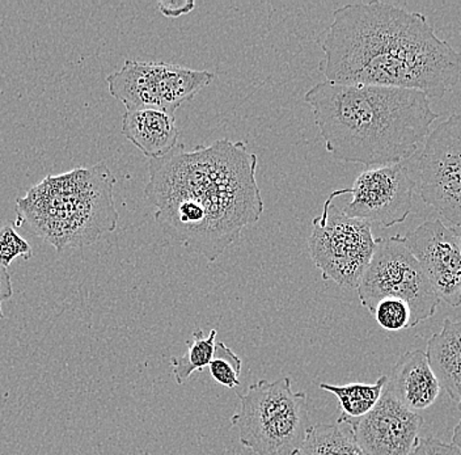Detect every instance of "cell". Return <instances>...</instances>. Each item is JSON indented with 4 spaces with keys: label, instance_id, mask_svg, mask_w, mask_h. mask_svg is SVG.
Segmentation results:
<instances>
[{
    "label": "cell",
    "instance_id": "7a4b0ae2",
    "mask_svg": "<svg viewBox=\"0 0 461 455\" xmlns=\"http://www.w3.org/2000/svg\"><path fill=\"white\" fill-rule=\"evenodd\" d=\"M319 71L334 85L417 89L440 99L461 77V54L428 17L385 2L337 8L319 40Z\"/></svg>",
    "mask_w": 461,
    "mask_h": 455
},
{
    "label": "cell",
    "instance_id": "2e32d148",
    "mask_svg": "<svg viewBox=\"0 0 461 455\" xmlns=\"http://www.w3.org/2000/svg\"><path fill=\"white\" fill-rule=\"evenodd\" d=\"M387 383L388 377L382 376L375 383H348L344 386L321 383L320 388L333 394L339 400L341 408L339 420H358L374 410Z\"/></svg>",
    "mask_w": 461,
    "mask_h": 455
},
{
    "label": "cell",
    "instance_id": "3957f363",
    "mask_svg": "<svg viewBox=\"0 0 461 455\" xmlns=\"http://www.w3.org/2000/svg\"><path fill=\"white\" fill-rule=\"evenodd\" d=\"M304 102L327 151L367 168L413 157L439 116L417 89L321 82L308 89Z\"/></svg>",
    "mask_w": 461,
    "mask_h": 455
},
{
    "label": "cell",
    "instance_id": "cb8c5ba5",
    "mask_svg": "<svg viewBox=\"0 0 461 455\" xmlns=\"http://www.w3.org/2000/svg\"><path fill=\"white\" fill-rule=\"evenodd\" d=\"M14 296L13 281L7 268L0 267V321L5 318L3 304Z\"/></svg>",
    "mask_w": 461,
    "mask_h": 455
},
{
    "label": "cell",
    "instance_id": "8fae6325",
    "mask_svg": "<svg viewBox=\"0 0 461 455\" xmlns=\"http://www.w3.org/2000/svg\"><path fill=\"white\" fill-rule=\"evenodd\" d=\"M440 301L448 306L461 305V246L451 226L440 220L423 222L402 236Z\"/></svg>",
    "mask_w": 461,
    "mask_h": 455
},
{
    "label": "cell",
    "instance_id": "5b68a950",
    "mask_svg": "<svg viewBox=\"0 0 461 455\" xmlns=\"http://www.w3.org/2000/svg\"><path fill=\"white\" fill-rule=\"evenodd\" d=\"M240 397L230 423L244 448L258 455H295L310 431L307 396L295 393L288 377L259 379Z\"/></svg>",
    "mask_w": 461,
    "mask_h": 455
},
{
    "label": "cell",
    "instance_id": "d6986e66",
    "mask_svg": "<svg viewBox=\"0 0 461 455\" xmlns=\"http://www.w3.org/2000/svg\"><path fill=\"white\" fill-rule=\"evenodd\" d=\"M241 368L243 361L240 357L233 353L223 341H216L214 357L209 365L212 379L233 390L240 386Z\"/></svg>",
    "mask_w": 461,
    "mask_h": 455
},
{
    "label": "cell",
    "instance_id": "e0dca14e",
    "mask_svg": "<svg viewBox=\"0 0 461 455\" xmlns=\"http://www.w3.org/2000/svg\"><path fill=\"white\" fill-rule=\"evenodd\" d=\"M295 455H366L345 424H316Z\"/></svg>",
    "mask_w": 461,
    "mask_h": 455
},
{
    "label": "cell",
    "instance_id": "ac0fdd59",
    "mask_svg": "<svg viewBox=\"0 0 461 455\" xmlns=\"http://www.w3.org/2000/svg\"><path fill=\"white\" fill-rule=\"evenodd\" d=\"M216 333V330H212L209 336H204L203 331H194L192 340L186 341V352L183 356L173 357L172 371L177 385H184L195 371L201 373L204 368H209L214 357Z\"/></svg>",
    "mask_w": 461,
    "mask_h": 455
},
{
    "label": "cell",
    "instance_id": "9a60e30c",
    "mask_svg": "<svg viewBox=\"0 0 461 455\" xmlns=\"http://www.w3.org/2000/svg\"><path fill=\"white\" fill-rule=\"evenodd\" d=\"M440 387L457 405L461 402V322L446 319L442 331L430 336L426 350Z\"/></svg>",
    "mask_w": 461,
    "mask_h": 455
},
{
    "label": "cell",
    "instance_id": "5bb4252c",
    "mask_svg": "<svg viewBox=\"0 0 461 455\" xmlns=\"http://www.w3.org/2000/svg\"><path fill=\"white\" fill-rule=\"evenodd\" d=\"M122 134L151 160L169 154L178 145L180 132L172 114L158 109H135L123 114Z\"/></svg>",
    "mask_w": 461,
    "mask_h": 455
},
{
    "label": "cell",
    "instance_id": "4fadbf2b",
    "mask_svg": "<svg viewBox=\"0 0 461 455\" xmlns=\"http://www.w3.org/2000/svg\"><path fill=\"white\" fill-rule=\"evenodd\" d=\"M387 387L403 407L416 414L431 407L442 388L428 356L420 350H409L400 357L388 377Z\"/></svg>",
    "mask_w": 461,
    "mask_h": 455
},
{
    "label": "cell",
    "instance_id": "7c38bea8",
    "mask_svg": "<svg viewBox=\"0 0 461 455\" xmlns=\"http://www.w3.org/2000/svg\"><path fill=\"white\" fill-rule=\"evenodd\" d=\"M350 428L366 455H411L423 425L422 416L409 411L385 386L373 411L358 420H337Z\"/></svg>",
    "mask_w": 461,
    "mask_h": 455
},
{
    "label": "cell",
    "instance_id": "ffe728a7",
    "mask_svg": "<svg viewBox=\"0 0 461 455\" xmlns=\"http://www.w3.org/2000/svg\"><path fill=\"white\" fill-rule=\"evenodd\" d=\"M373 315L377 324L387 331H402L411 328V310L402 299H382L375 307Z\"/></svg>",
    "mask_w": 461,
    "mask_h": 455
},
{
    "label": "cell",
    "instance_id": "6da1fadb",
    "mask_svg": "<svg viewBox=\"0 0 461 455\" xmlns=\"http://www.w3.org/2000/svg\"><path fill=\"white\" fill-rule=\"evenodd\" d=\"M258 164L241 141L224 138L192 151L177 145L149 160L144 195L169 238L214 263L264 213Z\"/></svg>",
    "mask_w": 461,
    "mask_h": 455
},
{
    "label": "cell",
    "instance_id": "44dd1931",
    "mask_svg": "<svg viewBox=\"0 0 461 455\" xmlns=\"http://www.w3.org/2000/svg\"><path fill=\"white\" fill-rule=\"evenodd\" d=\"M33 256L31 244L17 234L13 224L0 221V267L8 268L16 258L24 260Z\"/></svg>",
    "mask_w": 461,
    "mask_h": 455
},
{
    "label": "cell",
    "instance_id": "8992f818",
    "mask_svg": "<svg viewBox=\"0 0 461 455\" xmlns=\"http://www.w3.org/2000/svg\"><path fill=\"white\" fill-rule=\"evenodd\" d=\"M360 305L374 313L382 299H402L411 310V328L428 321L440 299L402 236L376 238L373 259L358 285Z\"/></svg>",
    "mask_w": 461,
    "mask_h": 455
},
{
    "label": "cell",
    "instance_id": "7402d4cb",
    "mask_svg": "<svg viewBox=\"0 0 461 455\" xmlns=\"http://www.w3.org/2000/svg\"><path fill=\"white\" fill-rule=\"evenodd\" d=\"M411 455H461L452 443L435 439H420Z\"/></svg>",
    "mask_w": 461,
    "mask_h": 455
},
{
    "label": "cell",
    "instance_id": "52a82bcc",
    "mask_svg": "<svg viewBox=\"0 0 461 455\" xmlns=\"http://www.w3.org/2000/svg\"><path fill=\"white\" fill-rule=\"evenodd\" d=\"M333 201V196H328L321 214L313 218L308 250L324 281L358 289L373 259L376 238L368 222L348 217Z\"/></svg>",
    "mask_w": 461,
    "mask_h": 455
},
{
    "label": "cell",
    "instance_id": "4316f807",
    "mask_svg": "<svg viewBox=\"0 0 461 455\" xmlns=\"http://www.w3.org/2000/svg\"><path fill=\"white\" fill-rule=\"evenodd\" d=\"M459 410L461 411V402L459 403Z\"/></svg>",
    "mask_w": 461,
    "mask_h": 455
},
{
    "label": "cell",
    "instance_id": "603a6c76",
    "mask_svg": "<svg viewBox=\"0 0 461 455\" xmlns=\"http://www.w3.org/2000/svg\"><path fill=\"white\" fill-rule=\"evenodd\" d=\"M194 2L183 0V2H158L160 13L167 17H178L189 14L194 8Z\"/></svg>",
    "mask_w": 461,
    "mask_h": 455
},
{
    "label": "cell",
    "instance_id": "277c9868",
    "mask_svg": "<svg viewBox=\"0 0 461 455\" xmlns=\"http://www.w3.org/2000/svg\"><path fill=\"white\" fill-rule=\"evenodd\" d=\"M115 183L105 162L49 175L17 198L14 226L27 227L58 252L91 246L117 229Z\"/></svg>",
    "mask_w": 461,
    "mask_h": 455
},
{
    "label": "cell",
    "instance_id": "d4e9b609",
    "mask_svg": "<svg viewBox=\"0 0 461 455\" xmlns=\"http://www.w3.org/2000/svg\"><path fill=\"white\" fill-rule=\"evenodd\" d=\"M452 445H454L461 454V420L457 423V425L455 426L454 434H452Z\"/></svg>",
    "mask_w": 461,
    "mask_h": 455
},
{
    "label": "cell",
    "instance_id": "ba28073f",
    "mask_svg": "<svg viewBox=\"0 0 461 455\" xmlns=\"http://www.w3.org/2000/svg\"><path fill=\"white\" fill-rule=\"evenodd\" d=\"M212 71L194 70L166 62L126 59L122 68L106 77L109 92L126 111L158 109L175 116L184 104L212 85Z\"/></svg>",
    "mask_w": 461,
    "mask_h": 455
},
{
    "label": "cell",
    "instance_id": "484cf974",
    "mask_svg": "<svg viewBox=\"0 0 461 455\" xmlns=\"http://www.w3.org/2000/svg\"><path fill=\"white\" fill-rule=\"evenodd\" d=\"M451 229L454 230L455 234H456L457 238H459L461 246V226H454V224H451Z\"/></svg>",
    "mask_w": 461,
    "mask_h": 455
},
{
    "label": "cell",
    "instance_id": "9c48e42d",
    "mask_svg": "<svg viewBox=\"0 0 461 455\" xmlns=\"http://www.w3.org/2000/svg\"><path fill=\"white\" fill-rule=\"evenodd\" d=\"M418 171L422 200L461 226V114H452L429 134Z\"/></svg>",
    "mask_w": 461,
    "mask_h": 455
},
{
    "label": "cell",
    "instance_id": "30bf717a",
    "mask_svg": "<svg viewBox=\"0 0 461 455\" xmlns=\"http://www.w3.org/2000/svg\"><path fill=\"white\" fill-rule=\"evenodd\" d=\"M416 181L402 163L371 167L354 181L351 188L331 192L334 198L350 195L344 212L348 217L392 227L402 223L411 213Z\"/></svg>",
    "mask_w": 461,
    "mask_h": 455
}]
</instances>
